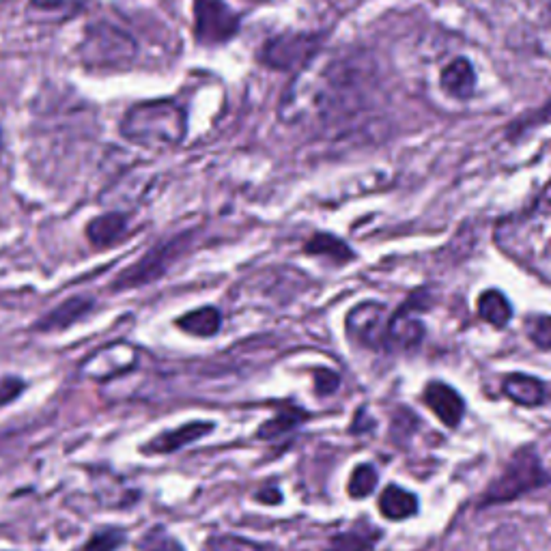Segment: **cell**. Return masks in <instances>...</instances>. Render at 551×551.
<instances>
[{
    "instance_id": "obj_10",
    "label": "cell",
    "mask_w": 551,
    "mask_h": 551,
    "mask_svg": "<svg viewBox=\"0 0 551 551\" xmlns=\"http://www.w3.org/2000/svg\"><path fill=\"white\" fill-rule=\"evenodd\" d=\"M422 336H425V326L412 315V310L405 306L397 313L390 315L388 330H386V349H414Z\"/></svg>"
},
{
    "instance_id": "obj_18",
    "label": "cell",
    "mask_w": 551,
    "mask_h": 551,
    "mask_svg": "<svg viewBox=\"0 0 551 551\" xmlns=\"http://www.w3.org/2000/svg\"><path fill=\"white\" fill-rule=\"evenodd\" d=\"M177 326L192 336L209 338V336L220 332L222 315H220V310L214 306H203V308H196V310H192V313H186L183 317H179Z\"/></svg>"
},
{
    "instance_id": "obj_6",
    "label": "cell",
    "mask_w": 551,
    "mask_h": 551,
    "mask_svg": "<svg viewBox=\"0 0 551 551\" xmlns=\"http://www.w3.org/2000/svg\"><path fill=\"white\" fill-rule=\"evenodd\" d=\"M317 50V41L308 35H280L265 41L261 61L274 69H291L304 63Z\"/></svg>"
},
{
    "instance_id": "obj_11",
    "label": "cell",
    "mask_w": 551,
    "mask_h": 551,
    "mask_svg": "<svg viewBox=\"0 0 551 551\" xmlns=\"http://www.w3.org/2000/svg\"><path fill=\"white\" fill-rule=\"evenodd\" d=\"M87 0H31L26 18L37 24H61L76 18Z\"/></svg>"
},
{
    "instance_id": "obj_26",
    "label": "cell",
    "mask_w": 551,
    "mask_h": 551,
    "mask_svg": "<svg viewBox=\"0 0 551 551\" xmlns=\"http://www.w3.org/2000/svg\"><path fill=\"white\" fill-rule=\"evenodd\" d=\"M138 547L143 551H183L181 543L173 539L164 528H151L143 539H140Z\"/></svg>"
},
{
    "instance_id": "obj_32",
    "label": "cell",
    "mask_w": 551,
    "mask_h": 551,
    "mask_svg": "<svg viewBox=\"0 0 551 551\" xmlns=\"http://www.w3.org/2000/svg\"><path fill=\"white\" fill-rule=\"evenodd\" d=\"M0 147H3V134H0Z\"/></svg>"
},
{
    "instance_id": "obj_13",
    "label": "cell",
    "mask_w": 551,
    "mask_h": 551,
    "mask_svg": "<svg viewBox=\"0 0 551 551\" xmlns=\"http://www.w3.org/2000/svg\"><path fill=\"white\" fill-rule=\"evenodd\" d=\"M384 532L379 528L366 524V521H358L356 526H351L347 532L334 534L326 551H371Z\"/></svg>"
},
{
    "instance_id": "obj_17",
    "label": "cell",
    "mask_w": 551,
    "mask_h": 551,
    "mask_svg": "<svg viewBox=\"0 0 551 551\" xmlns=\"http://www.w3.org/2000/svg\"><path fill=\"white\" fill-rule=\"evenodd\" d=\"M93 308V300L89 298H72L63 302L59 308H54L50 315L44 317V321L39 323L41 332H50V330H65L69 326H74L76 321H80L84 315Z\"/></svg>"
},
{
    "instance_id": "obj_22",
    "label": "cell",
    "mask_w": 551,
    "mask_h": 551,
    "mask_svg": "<svg viewBox=\"0 0 551 551\" xmlns=\"http://www.w3.org/2000/svg\"><path fill=\"white\" fill-rule=\"evenodd\" d=\"M377 480H379L377 470L373 468L371 463H362V465H358V468L353 470V474H351V478H349V487H347L349 496H351L353 500H362V498H366V496H371V493H373L375 487H377Z\"/></svg>"
},
{
    "instance_id": "obj_9",
    "label": "cell",
    "mask_w": 551,
    "mask_h": 551,
    "mask_svg": "<svg viewBox=\"0 0 551 551\" xmlns=\"http://www.w3.org/2000/svg\"><path fill=\"white\" fill-rule=\"evenodd\" d=\"M422 399H425L427 407L448 429H455L461 425L465 414V401L455 388L442 384V381H431Z\"/></svg>"
},
{
    "instance_id": "obj_25",
    "label": "cell",
    "mask_w": 551,
    "mask_h": 551,
    "mask_svg": "<svg viewBox=\"0 0 551 551\" xmlns=\"http://www.w3.org/2000/svg\"><path fill=\"white\" fill-rule=\"evenodd\" d=\"M526 332L536 347L543 351H551V315L530 317L526 321Z\"/></svg>"
},
{
    "instance_id": "obj_29",
    "label": "cell",
    "mask_w": 551,
    "mask_h": 551,
    "mask_svg": "<svg viewBox=\"0 0 551 551\" xmlns=\"http://www.w3.org/2000/svg\"><path fill=\"white\" fill-rule=\"evenodd\" d=\"M254 498H257V502H261V504H280L282 493L276 487H265V489L257 491V496Z\"/></svg>"
},
{
    "instance_id": "obj_2",
    "label": "cell",
    "mask_w": 551,
    "mask_h": 551,
    "mask_svg": "<svg viewBox=\"0 0 551 551\" xmlns=\"http://www.w3.org/2000/svg\"><path fill=\"white\" fill-rule=\"evenodd\" d=\"M82 63L97 72H117L130 67L138 54L136 41L112 24H93L78 48Z\"/></svg>"
},
{
    "instance_id": "obj_14",
    "label": "cell",
    "mask_w": 551,
    "mask_h": 551,
    "mask_svg": "<svg viewBox=\"0 0 551 551\" xmlns=\"http://www.w3.org/2000/svg\"><path fill=\"white\" fill-rule=\"evenodd\" d=\"M504 394L524 407H536L545 401V388L541 381L521 373H513L504 379Z\"/></svg>"
},
{
    "instance_id": "obj_20",
    "label": "cell",
    "mask_w": 551,
    "mask_h": 551,
    "mask_svg": "<svg viewBox=\"0 0 551 551\" xmlns=\"http://www.w3.org/2000/svg\"><path fill=\"white\" fill-rule=\"evenodd\" d=\"M302 420H306V412H302V409H293V407L282 409V412H278L272 420L263 422L257 431V437L259 440H274V437L285 435L291 429L298 427Z\"/></svg>"
},
{
    "instance_id": "obj_4",
    "label": "cell",
    "mask_w": 551,
    "mask_h": 551,
    "mask_svg": "<svg viewBox=\"0 0 551 551\" xmlns=\"http://www.w3.org/2000/svg\"><path fill=\"white\" fill-rule=\"evenodd\" d=\"M239 16L224 0H194V33L203 46H218L235 37Z\"/></svg>"
},
{
    "instance_id": "obj_30",
    "label": "cell",
    "mask_w": 551,
    "mask_h": 551,
    "mask_svg": "<svg viewBox=\"0 0 551 551\" xmlns=\"http://www.w3.org/2000/svg\"><path fill=\"white\" fill-rule=\"evenodd\" d=\"M536 209L543 211V214H551V181L545 186V190L541 192L539 201H536Z\"/></svg>"
},
{
    "instance_id": "obj_21",
    "label": "cell",
    "mask_w": 551,
    "mask_h": 551,
    "mask_svg": "<svg viewBox=\"0 0 551 551\" xmlns=\"http://www.w3.org/2000/svg\"><path fill=\"white\" fill-rule=\"evenodd\" d=\"M306 252L321 254V257H330L336 263H345L353 257L351 248L343 242V239H338L328 233H317L313 239H310V242L306 244Z\"/></svg>"
},
{
    "instance_id": "obj_31",
    "label": "cell",
    "mask_w": 551,
    "mask_h": 551,
    "mask_svg": "<svg viewBox=\"0 0 551 551\" xmlns=\"http://www.w3.org/2000/svg\"><path fill=\"white\" fill-rule=\"evenodd\" d=\"M541 112H543V115H541L543 121H551V106L545 108V110H541Z\"/></svg>"
},
{
    "instance_id": "obj_16",
    "label": "cell",
    "mask_w": 551,
    "mask_h": 551,
    "mask_svg": "<svg viewBox=\"0 0 551 551\" xmlns=\"http://www.w3.org/2000/svg\"><path fill=\"white\" fill-rule=\"evenodd\" d=\"M127 231V218L123 214H104L87 226V237L95 248L115 246Z\"/></svg>"
},
{
    "instance_id": "obj_24",
    "label": "cell",
    "mask_w": 551,
    "mask_h": 551,
    "mask_svg": "<svg viewBox=\"0 0 551 551\" xmlns=\"http://www.w3.org/2000/svg\"><path fill=\"white\" fill-rule=\"evenodd\" d=\"M205 551H265V549L248 539H242V536L218 534L207 539Z\"/></svg>"
},
{
    "instance_id": "obj_23",
    "label": "cell",
    "mask_w": 551,
    "mask_h": 551,
    "mask_svg": "<svg viewBox=\"0 0 551 551\" xmlns=\"http://www.w3.org/2000/svg\"><path fill=\"white\" fill-rule=\"evenodd\" d=\"M125 543V532L119 528L97 530L82 551H117Z\"/></svg>"
},
{
    "instance_id": "obj_7",
    "label": "cell",
    "mask_w": 551,
    "mask_h": 551,
    "mask_svg": "<svg viewBox=\"0 0 551 551\" xmlns=\"http://www.w3.org/2000/svg\"><path fill=\"white\" fill-rule=\"evenodd\" d=\"M138 353L132 345L127 343H112L100 351H95L93 356L84 362L82 371L89 377L104 381L110 377H117L121 373H127L136 366Z\"/></svg>"
},
{
    "instance_id": "obj_15",
    "label": "cell",
    "mask_w": 551,
    "mask_h": 551,
    "mask_svg": "<svg viewBox=\"0 0 551 551\" xmlns=\"http://www.w3.org/2000/svg\"><path fill=\"white\" fill-rule=\"evenodd\" d=\"M379 511L392 521L414 517L418 513V498L412 491H405L399 485H388L379 496Z\"/></svg>"
},
{
    "instance_id": "obj_1",
    "label": "cell",
    "mask_w": 551,
    "mask_h": 551,
    "mask_svg": "<svg viewBox=\"0 0 551 551\" xmlns=\"http://www.w3.org/2000/svg\"><path fill=\"white\" fill-rule=\"evenodd\" d=\"M188 132L186 112L173 100L140 102L125 112L121 136L145 149L177 147Z\"/></svg>"
},
{
    "instance_id": "obj_19",
    "label": "cell",
    "mask_w": 551,
    "mask_h": 551,
    "mask_svg": "<svg viewBox=\"0 0 551 551\" xmlns=\"http://www.w3.org/2000/svg\"><path fill=\"white\" fill-rule=\"evenodd\" d=\"M478 315L493 328H504L513 319V308L500 291L489 289L478 298Z\"/></svg>"
},
{
    "instance_id": "obj_12",
    "label": "cell",
    "mask_w": 551,
    "mask_h": 551,
    "mask_svg": "<svg viewBox=\"0 0 551 551\" xmlns=\"http://www.w3.org/2000/svg\"><path fill=\"white\" fill-rule=\"evenodd\" d=\"M440 84L444 93L450 97H457V100H468V97L474 95L476 89V74L474 67L470 65L468 59H455L450 65L444 67Z\"/></svg>"
},
{
    "instance_id": "obj_27",
    "label": "cell",
    "mask_w": 551,
    "mask_h": 551,
    "mask_svg": "<svg viewBox=\"0 0 551 551\" xmlns=\"http://www.w3.org/2000/svg\"><path fill=\"white\" fill-rule=\"evenodd\" d=\"M26 384L20 377H3L0 379V407H5L9 403L16 401L20 394L24 392Z\"/></svg>"
},
{
    "instance_id": "obj_3",
    "label": "cell",
    "mask_w": 551,
    "mask_h": 551,
    "mask_svg": "<svg viewBox=\"0 0 551 551\" xmlns=\"http://www.w3.org/2000/svg\"><path fill=\"white\" fill-rule=\"evenodd\" d=\"M549 480L551 478L545 472L541 459L536 457V452L530 448H521L508 461L504 472L493 480L485 496L480 498V504L487 506L513 502L519 496H524V493L549 485Z\"/></svg>"
},
{
    "instance_id": "obj_5",
    "label": "cell",
    "mask_w": 551,
    "mask_h": 551,
    "mask_svg": "<svg viewBox=\"0 0 551 551\" xmlns=\"http://www.w3.org/2000/svg\"><path fill=\"white\" fill-rule=\"evenodd\" d=\"M388 308L379 302H362L349 310L345 319L347 336L353 343L369 349H381L386 345L388 330Z\"/></svg>"
},
{
    "instance_id": "obj_28",
    "label": "cell",
    "mask_w": 551,
    "mask_h": 551,
    "mask_svg": "<svg viewBox=\"0 0 551 551\" xmlns=\"http://www.w3.org/2000/svg\"><path fill=\"white\" fill-rule=\"evenodd\" d=\"M341 386V377H338L334 371L330 369H319L315 373V390L321 397H330Z\"/></svg>"
},
{
    "instance_id": "obj_8",
    "label": "cell",
    "mask_w": 551,
    "mask_h": 551,
    "mask_svg": "<svg viewBox=\"0 0 551 551\" xmlns=\"http://www.w3.org/2000/svg\"><path fill=\"white\" fill-rule=\"evenodd\" d=\"M211 431H214V422L194 420V422H188V425H181L173 431H164L162 435L153 437L151 442L145 444L143 452L145 455H171V452L186 448L188 444L199 442L201 437L209 435Z\"/></svg>"
}]
</instances>
